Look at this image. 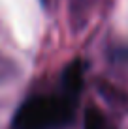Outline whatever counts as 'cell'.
<instances>
[{
  "mask_svg": "<svg viewBox=\"0 0 128 129\" xmlns=\"http://www.w3.org/2000/svg\"><path fill=\"white\" fill-rule=\"evenodd\" d=\"M85 129H104V114L96 107H90L85 112Z\"/></svg>",
  "mask_w": 128,
  "mask_h": 129,
  "instance_id": "3",
  "label": "cell"
},
{
  "mask_svg": "<svg viewBox=\"0 0 128 129\" xmlns=\"http://www.w3.org/2000/svg\"><path fill=\"white\" fill-rule=\"evenodd\" d=\"M74 105L68 97L34 95L23 101L13 116V129H59L72 122Z\"/></svg>",
  "mask_w": 128,
  "mask_h": 129,
  "instance_id": "1",
  "label": "cell"
},
{
  "mask_svg": "<svg viewBox=\"0 0 128 129\" xmlns=\"http://www.w3.org/2000/svg\"><path fill=\"white\" fill-rule=\"evenodd\" d=\"M62 88L68 95H79L83 88V66L81 60H72V64L62 73Z\"/></svg>",
  "mask_w": 128,
  "mask_h": 129,
  "instance_id": "2",
  "label": "cell"
}]
</instances>
